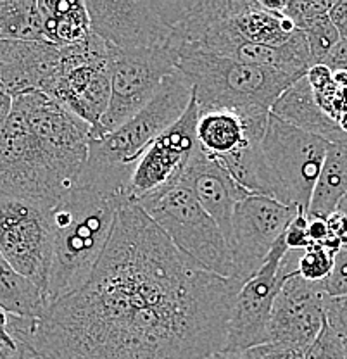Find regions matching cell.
I'll return each mask as SVG.
<instances>
[{
  "mask_svg": "<svg viewBox=\"0 0 347 359\" xmlns=\"http://www.w3.org/2000/svg\"><path fill=\"white\" fill-rule=\"evenodd\" d=\"M347 194V137L330 144L325 156L318 182L313 190L308 216L327 218L337 211L339 202Z\"/></svg>",
  "mask_w": 347,
  "mask_h": 359,
  "instance_id": "obj_21",
  "label": "cell"
},
{
  "mask_svg": "<svg viewBox=\"0 0 347 359\" xmlns=\"http://www.w3.org/2000/svg\"><path fill=\"white\" fill-rule=\"evenodd\" d=\"M330 142L268 116L261 151L275 185V199L308 215Z\"/></svg>",
  "mask_w": 347,
  "mask_h": 359,
  "instance_id": "obj_8",
  "label": "cell"
},
{
  "mask_svg": "<svg viewBox=\"0 0 347 359\" xmlns=\"http://www.w3.org/2000/svg\"><path fill=\"white\" fill-rule=\"evenodd\" d=\"M13 100H14V97L11 95L9 90L0 83V125L6 121L11 109H13Z\"/></svg>",
  "mask_w": 347,
  "mask_h": 359,
  "instance_id": "obj_35",
  "label": "cell"
},
{
  "mask_svg": "<svg viewBox=\"0 0 347 359\" xmlns=\"http://www.w3.org/2000/svg\"><path fill=\"white\" fill-rule=\"evenodd\" d=\"M197 118L199 109L192 97L182 118L159 135L139 157L128 183L130 204L137 205L145 197L177 185L197 147Z\"/></svg>",
  "mask_w": 347,
  "mask_h": 359,
  "instance_id": "obj_14",
  "label": "cell"
},
{
  "mask_svg": "<svg viewBox=\"0 0 347 359\" xmlns=\"http://www.w3.org/2000/svg\"><path fill=\"white\" fill-rule=\"evenodd\" d=\"M7 323H9V314L0 309V339L4 340H14L9 334V328H7Z\"/></svg>",
  "mask_w": 347,
  "mask_h": 359,
  "instance_id": "obj_36",
  "label": "cell"
},
{
  "mask_svg": "<svg viewBox=\"0 0 347 359\" xmlns=\"http://www.w3.org/2000/svg\"><path fill=\"white\" fill-rule=\"evenodd\" d=\"M61 47L35 40H0V83L13 97L29 92L47 93L59 69Z\"/></svg>",
  "mask_w": 347,
  "mask_h": 359,
  "instance_id": "obj_16",
  "label": "cell"
},
{
  "mask_svg": "<svg viewBox=\"0 0 347 359\" xmlns=\"http://www.w3.org/2000/svg\"><path fill=\"white\" fill-rule=\"evenodd\" d=\"M337 211L344 212V215L347 216V194H346L344 197H342V201L339 202V205H337Z\"/></svg>",
  "mask_w": 347,
  "mask_h": 359,
  "instance_id": "obj_38",
  "label": "cell"
},
{
  "mask_svg": "<svg viewBox=\"0 0 347 359\" xmlns=\"http://www.w3.org/2000/svg\"><path fill=\"white\" fill-rule=\"evenodd\" d=\"M43 40L55 47H68L92 33L85 0H39Z\"/></svg>",
  "mask_w": 347,
  "mask_h": 359,
  "instance_id": "obj_20",
  "label": "cell"
},
{
  "mask_svg": "<svg viewBox=\"0 0 347 359\" xmlns=\"http://www.w3.org/2000/svg\"><path fill=\"white\" fill-rule=\"evenodd\" d=\"M0 254L47 301L52 266L48 209L23 197L0 192Z\"/></svg>",
  "mask_w": 347,
  "mask_h": 359,
  "instance_id": "obj_11",
  "label": "cell"
},
{
  "mask_svg": "<svg viewBox=\"0 0 347 359\" xmlns=\"http://www.w3.org/2000/svg\"><path fill=\"white\" fill-rule=\"evenodd\" d=\"M308 40L309 59H311V67L323 65L327 55L335 48V45L341 42L337 29L332 25L330 18L323 16L318 21L313 22L306 32H302Z\"/></svg>",
  "mask_w": 347,
  "mask_h": 359,
  "instance_id": "obj_25",
  "label": "cell"
},
{
  "mask_svg": "<svg viewBox=\"0 0 347 359\" xmlns=\"http://www.w3.org/2000/svg\"><path fill=\"white\" fill-rule=\"evenodd\" d=\"M325 316L328 325L337 332L347 359V295L344 297H328L325 304Z\"/></svg>",
  "mask_w": 347,
  "mask_h": 359,
  "instance_id": "obj_29",
  "label": "cell"
},
{
  "mask_svg": "<svg viewBox=\"0 0 347 359\" xmlns=\"http://www.w3.org/2000/svg\"><path fill=\"white\" fill-rule=\"evenodd\" d=\"M299 209L268 196H247L235 204L226 235L235 280L244 283L263 266L271 247Z\"/></svg>",
  "mask_w": 347,
  "mask_h": 359,
  "instance_id": "obj_13",
  "label": "cell"
},
{
  "mask_svg": "<svg viewBox=\"0 0 347 359\" xmlns=\"http://www.w3.org/2000/svg\"><path fill=\"white\" fill-rule=\"evenodd\" d=\"M268 116H242L226 109L199 111L197 145L207 157L222 163L251 140L263 138Z\"/></svg>",
  "mask_w": 347,
  "mask_h": 359,
  "instance_id": "obj_18",
  "label": "cell"
},
{
  "mask_svg": "<svg viewBox=\"0 0 347 359\" xmlns=\"http://www.w3.org/2000/svg\"><path fill=\"white\" fill-rule=\"evenodd\" d=\"M270 112L282 121L289 123L306 133L316 135L330 144L344 140L347 137L341 126L334 119L328 118L318 106L311 85L306 76L287 88L278 97L277 102L271 106Z\"/></svg>",
  "mask_w": 347,
  "mask_h": 359,
  "instance_id": "obj_19",
  "label": "cell"
},
{
  "mask_svg": "<svg viewBox=\"0 0 347 359\" xmlns=\"http://www.w3.org/2000/svg\"><path fill=\"white\" fill-rule=\"evenodd\" d=\"M334 257L335 252L328 247L311 244L308 249L297 252L296 273L308 282L322 283L334 268Z\"/></svg>",
  "mask_w": 347,
  "mask_h": 359,
  "instance_id": "obj_24",
  "label": "cell"
},
{
  "mask_svg": "<svg viewBox=\"0 0 347 359\" xmlns=\"http://www.w3.org/2000/svg\"><path fill=\"white\" fill-rule=\"evenodd\" d=\"M90 126L42 92L16 95L0 125V192L50 211L76 185Z\"/></svg>",
  "mask_w": 347,
  "mask_h": 359,
  "instance_id": "obj_2",
  "label": "cell"
},
{
  "mask_svg": "<svg viewBox=\"0 0 347 359\" xmlns=\"http://www.w3.org/2000/svg\"><path fill=\"white\" fill-rule=\"evenodd\" d=\"M177 69L192 85L199 111L226 109L242 116H266L277 99L306 74L273 66L245 65L215 55H182Z\"/></svg>",
  "mask_w": 347,
  "mask_h": 359,
  "instance_id": "obj_4",
  "label": "cell"
},
{
  "mask_svg": "<svg viewBox=\"0 0 347 359\" xmlns=\"http://www.w3.org/2000/svg\"><path fill=\"white\" fill-rule=\"evenodd\" d=\"M327 299L323 283L308 282L296 271L290 273L275 299L266 342L308 349L323 327Z\"/></svg>",
  "mask_w": 347,
  "mask_h": 359,
  "instance_id": "obj_15",
  "label": "cell"
},
{
  "mask_svg": "<svg viewBox=\"0 0 347 359\" xmlns=\"http://www.w3.org/2000/svg\"><path fill=\"white\" fill-rule=\"evenodd\" d=\"M0 40H43L39 0H0Z\"/></svg>",
  "mask_w": 347,
  "mask_h": 359,
  "instance_id": "obj_23",
  "label": "cell"
},
{
  "mask_svg": "<svg viewBox=\"0 0 347 359\" xmlns=\"http://www.w3.org/2000/svg\"><path fill=\"white\" fill-rule=\"evenodd\" d=\"M192 100V85L180 71L164 78L154 99L130 121L99 140H90L85 168L132 173L149 145L178 121Z\"/></svg>",
  "mask_w": 347,
  "mask_h": 359,
  "instance_id": "obj_6",
  "label": "cell"
},
{
  "mask_svg": "<svg viewBox=\"0 0 347 359\" xmlns=\"http://www.w3.org/2000/svg\"><path fill=\"white\" fill-rule=\"evenodd\" d=\"M283 238H285V245L289 250H304L311 245L308 237V215L304 211L297 212L296 218L283 231Z\"/></svg>",
  "mask_w": 347,
  "mask_h": 359,
  "instance_id": "obj_30",
  "label": "cell"
},
{
  "mask_svg": "<svg viewBox=\"0 0 347 359\" xmlns=\"http://www.w3.org/2000/svg\"><path fill=\"white\" fill-rule=\"evenodd\" d=\"M328 233L332 238L341 242L342 245L347 242V216L341 211H334L330 216H327Z\"/></svg>",
  "mask_w": 347,
  "mask_h": 359,
  "instance_id": "obj_33",
  "label": "cell"
},
{
  "mask_svg": "<svg viewBox=\"0 0 347 359\" xmlns=\"http://www.w3.org/2000/svg\"><path fill=\"white\" fill-rule=\"evenodd\" d=\"M111 45L95 33L61 47L59 69L46 95L90 126V140L102 137L100 121L111 97Z\"/></svg>",
  "mask_w": 347,
  "mask_h": 359,
  "instance_id": "obj_7",
  "label": "cell"
},
{
  "mask_svg": "<svg viewBox=\"0 0 347 359\" xmlns=\"http://www.w3.org/2000/svg\"><path fill=\"white\" fill-rule=\"evenodd\" d=\"M139 208L182 254L209 273L235 280L225 233L184 185H171L140 201Z\"/></svg>",
  "mask_w": 347,
  "mask_h": 359,
  "instance_id": "obj_5",
  "label": "cell"
},
{
  "mask_svg": "<svg viewBox=\"0 0 347 359\" xmlns=\"http://www.w3.org/2000/svg\"><path fill=\"white\" fill-rule=\"evenodd\" d=\"M132 175L83 168L76 185L48 211L52 266L47 302L80 289L90 276L111 238L116 215L126 208Z\"/></svg>",
  "mask_w": 347,
  "mask_h": 359,
  "instance_id": "obj_3",
  "label": "cell"
},
{
  "mask_svg": "<svg viewBox=\"0 0 347 359\" xmlns=\"http://www.w3.org/2000/svg\"><path fill=\"white\" fill-rule=\"evenodd\" d=\"M35 359H36V358H35Z\"/></svg>",
  "mask_w": 347,
  "mask_h": 359,
  "instance_id": "obj_40",
  "label": "cell"
},
{
  "mask_svg": "<svg viewBox=\"0 0 347 359\" xmlns=\"http://www.w3.org/2000/svg\"><path fill=\"white\" fill-rule=\"evenodd\" d=\"M206 359H242V356H240V354H235V353H223V351H219V353L211 354V356L206 358Z\"/></svg>",
  "mask_w": 347,
  "mask_h": 359,
  "instance_id": "obj_37",
  "label": "cell"
},
{
  "mask_svg": "<svg viewBox=\"0 0 347 359\" xmlns=\"http://www.w3.org/2000/svg\"><path fill=\"white\" fill-rule=\"evenodd\" d=\"M332 4L330 0H287L282 16L292 21L297 32H306L313 22L327 16Z\"/></svg>",
  "mask_w": 347,
  "mask_h": 359,
  "instance_id": "obj_26",
  "label": "cell"
},
{
  "mask_svg": "<svg viewBox=\"0 0 347 359\" xmlns=\"http://www.w3.org/2000/svg\"><path fill=\"white\" fill-rule=\"evenodd\" d=\"M299 250H289L285 238L275 242L254 275L242 283L231 302L223 353L242 354L251 347L266 344V328L271 309L283 282L296 271V257Z\"/></svg>",
  "mask_w": 347,
  "mask_h": 359,
  "instance_id": "obj_9",
  "label": "cell"
},
{
  "mask_svg": "<svg viewBox=\"0 0 347 359\" xmlns=\"http://www.w3.org/2000/svg\"><path fill=\"white\" fill-rule=\"evenodd\" d=\"M328 18L337 29L341 40H347V0H339V2L332 4Z\"/></svg>",
  "mask_w": 347,
  "mask_h": 359,
  "instance_id": "obj_32",
  "label": "cell"
},
{
  "mask_svg": "<svg viewBox=\"0 0 347 359\" xmlns=\"http://www.w3.org/2000/svg\"><path fill=\"white\" fill-rule=\"evenodd\" d=\"M178 185H184L193 194L207 215L218 223L225 237L229 235L235 204L249 196L235 183L225 168L200 151L199 145L190 156L185 170L182 171Z\"/></svg>",
  "mask_w": 347,
  "mask_h": 359,
  "instance_id": "obj_17",
  "label": "cell"
},
{
  "mask_svg": "<svg viewBox=\"0 0 347 359\" xmlns=\"http://www.w3.org/2000/svg\"><path fill=\"white\" fill-rule=\"evenodd\" d=\"M332 73H347V40H341L323 61Z\"/></svg>",
  "mask_w": 347,
  "mask_h": 359,
  "instance_id": "obj_31",
  "label": "cell"
},
{
  "mask_svg": "<svg viewBox=\"0 0 347 359\" xmlns=\"http://www.w3.org/2000/svg\"><path fill=\"white\" fill-rule=\"evenodd\" d=\"M240 287L182 254L133 204L80 289L35 320L9 314L7 328L42 359H206L223 351Z\"/></svg>",
  "mask_w": 347,
  "mask_h": 359,
  "instance_id": "obj_1",
  "label": "cell"
},
{
  "mask_svg": "<svg viewBox=\"0 0 347 359\" xmlns=\"http://www.w3.org/2000/svg\"><path fill=\"white\" fill-rule=\"evenodd\" d=\"M111 97L100 121L102 137L139 114L154 99L164 78L177 71V57L168 48L111 47Z\"/></svg>",
  "mask_w": 347,
  "mask_h": 359,
  "instance_id": "obj_12",
  "label": "cell"
},
{
  "mask_svg": "<svg viewBox=\"0 0 347 359\" xmlns=\"http://www.w3.org/2000/svg\"><path fill=\"white\" fill-rule=\"evenodd\" d=\"M36 359H42V358H39V356H36Z\"/></svg>",
  "mask_w": 347,
  "mask_h": 359,
  "instance_id": "obj_39",
  "label": "cell"
},
{
  "mask_svg": "<svg viewBox=\"0 0 347 359\" xmlns=\"http://www.w3.org/2000/svg\"><path fill=\"white\" fill-rule=\"evenodd\" d=\"M92 33L123 48H168L182 0H85Z\"/></svg>",
  "mask_w": 347,
  "mask_h": 359,
  "instance_id": "obj_10",
  "label": "cell"
},
{
  "mask_svg": "<svg viewBox=\"0 0 347 359\" xmlns=\"http://www.w3.org/2000/svg\"><path fill=\"white\" fill-rule=\"evenodd\" d=\"M308 237L311 244L323 245L325 242L328 241V237H330V233H328L327 219L308 216Z\"/></svg>",
  "mask_w": 347,
  "mask_h": 359,
  "instance_id": "obj_34",
  "label": "cell"
},
{
  "mask_svg": "<svg viewBox=\"0 0 347 359\" xmlns=\"http://www.w3.org/2000/svg\"><path fill=\"white\" fill-rule=\"evenodd\" d=\"M322 283L328 297L347 295V245H342L337 250L334 257V268Z\"/></svg>",
  "mask_w": 347,
  "mask_h": 359,
  "instance_id": "obj_28",
  "label": "cell"
},
{
  "mask_svg": "<svg viewBox=\"0 0 347 359\" xmlns=\"http://www.w3.org/2000/svg\"><path fill=\"white\" fill-rule=\"evenodd\" d=\"M304 359H346L344 346L339 339L337 332L328 325L325 316L323 327L311 346L304 351Z\"/></svg>",
  "mask_w": 347,
  "mask_h": 359,
  "instance_id": "obj_27",
  "label": "cell"
},
{
  "mask_svg": "<svg viewBox=\"0 0 347 359\" xmlns=\"http://www.w3.org/2000/svg\"><path fill=\"white\" fill-rule=\"evenodd\" d=\"M47 308L48 304L40 290L0 254V309L11 316L35 320L43 316Z\"/></svg>",
  "mask_w": 347,
  "mask_h": 359,
  "instance_id": "obj_22",
  "label": "cell"
}]
</instances>
